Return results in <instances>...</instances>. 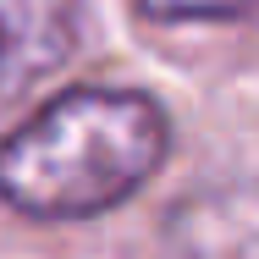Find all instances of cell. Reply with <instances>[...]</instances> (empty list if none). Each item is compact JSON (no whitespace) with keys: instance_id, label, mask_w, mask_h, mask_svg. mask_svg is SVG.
<instances>
[{"instance_id":"obj_1","label":"cell","mask_w":259,"mask_h":259,"mask_svg":"<svg viewBox=\"0 0 259 259\" xmlns=\"http://www.w3.org/2000/svg\"><path fill=\"white\" fill-rule=\"evenodd\" d=\"M171 155V121L138 89H66L0 138V199L33 221H89L133 199Z\"/></svg>"},{"instance_id":"obj_2","label":"cell","mask_w":259,"mask_h":259,"mask_svg":"<svg viewBox=\"0 0 259 259\" xmlns=\"http://www.w3.org/2000/svg\"><path fill=\"white\" fill-rule=\"evenodd\" d=\"M83 33V0H0V110L50 77Z\"/></svg>"},{"instance_id":"obj_3","label":"cell","mask_w":259,"mask_h":259,"mask_svg":"<svg viewBox=\"0 0 259 259\" xmlns=\"http://www.w3.org/2000/svg\"><path fill=\"white\" fill-rule=\"evenodd\" d=\"M171 237L188 259H259V182L188 193L171 209Z\"/></svg>"},{"instance_id":"obj_4","label":"cell","mask_w":259,"mask_h":259,"mask_svg":"<svg viewBox=\"0 0 259 259\" xmlns=\"http://www.w3.org/2000/svg\"><path fill=\"white\" fill-rule=\"evenodd\" d=\"M149 22H237L254 17L259 0H133Z\"/></svg>"}]
</instances>
